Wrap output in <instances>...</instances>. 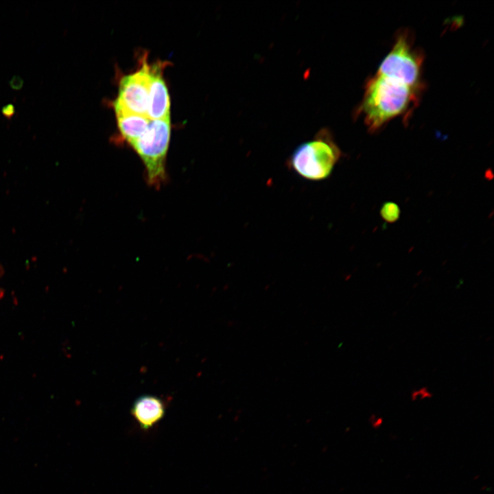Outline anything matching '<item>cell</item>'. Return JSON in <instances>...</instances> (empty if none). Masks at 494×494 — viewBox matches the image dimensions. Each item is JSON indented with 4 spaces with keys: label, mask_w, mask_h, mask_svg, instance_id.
Instances as JSON below:
<instances>
[{
    "label": "cell",
    "mask_w": 494,
    "mask_h": 494,
    "mask_svg": "<svg viewBox=\"0 0 494 494\" xmlns=\"http://www.w3.org/2000/svg\"><path fill=\"white\" fill-rule=\"evenodd\" d=\"M23 80L19 76H14L11 80L10 86L15 89H19L23 86Z\"/></svg>",
    "instance_id": "obj_11"
},
{
    "label": "cell",
    "mask_w": 494,
    "mask_h": 494,
    "mask_svg": "<svg viewBox=\"0 0 494 494\" xmlns=\"http://www.w3.org/2000/svg\"><path fill=\"white\" fill-rule=\"evenodd\" d=\"M423 55L407 30L397 34L394 45L376 73L418 91H422Z\"/></svg>",
    "instance_id": "obj_3"
},
{
    "label": "cell",
    "mask_w": 494,
    "mask_h": 494,
    "mask_svg": "<svg viewBox=\"0 0 494 494\" xmlns=\"http://www.w3.org/2000/svg\"><path fill=\"white\" fill-rule=\"evenodd\" d=\"M164 402L157 397L144 395L133 403L131 414L141 429L148 430L158 423L164 416Z\"/></svg>",
    "instance_id": "obj_7"
},
{
    "label": "cell",
    "mask_w": 494,
    "mask_h": 494,
    "mask_svg": "<svg viewBox=\"0 0 494 494\" xmlns=\"http://www.w3.org/2000/svg\"><path fill=\"white\" fill-rule=\"evenodd\" d=\"M341 154L330 131L322 128L311 139L295 148L287 160V165L306 180L320 181L331 174Z\"/></svg>",
    "instance_id": "obj_2"
},
{
    "label": "cell",
    "mask_w": 494,
    "mask_h": 494,
    "mask_svg": "<svg viewBox=\"0 0 494 494\" xmlns=\"http://www.w3.org/2000/svg\"><path fill=\"white\" fill-rule=\"evenodd\" d=\"M432 396V394L428 391V389L425 387L421 388L420 389H418L417 390H415L412 392V399H414L417 397H420L421 399L424 398H428Z\"/></svg>",
    "instance_id": "obj_10"
},
{
    "label": "cell",
    "mask_w": 494,
    "mask_h": 494,
    "mask_svg": "<svg viewBox=\"0 0 494 494\" xmlns=\"http://www.w3.org/2000/svg\"><path fill=\"white\" fill-rule=\"evenodd\" d=\"M421 93L376 73L366 84L357 113L362 115L368 131L375 132L393 119L411 112Z\"/></svg>",
    "instance_id": "obj_1"
},
{
    "label": "cell",
    "mask_w": 494,
    "mask_h": 494,
    "mask_svg": "<svg viewBox=\"0 0 494 494\" xmlns=\"http://www.w3.org/2000/svg\"><path fill=\"white\" fill-rule=\"evenodd\" d=\"M170 130V118L150 120L143 134L130 145L145 166L148 185L158 189L166 180Z\"/></svg>",
    "instance_id": "obj_4"
},
{
    "label": "cell",
    "mask_w": 494,
    "mask_h": 494,
    "mask_svg": "<svg viewBox=\"0 0 494 494\" xmlns=\"http://www.w3.org/2000/svg\"><path fill=\"white\" fill-rule=\"evenodd\" d=\"M1 269L0 268V276H1ZM2 294H3V291H1L0 289V296H2Z\"/></svg>",
    "instance_id": "obj_13"
},
{
    "label": "cell",
    "mask_w": 494,
    "mask_h": 494,
    "mask_svg": "<svg viewBox=\"0 0 494 494\" xmlns=\"http://www.w3.org/2000/svg\"><path fill=\"white\" fill-rule=\"evenodd\" d=\"M143 60L141 68L124 76L119 86V94L116 100L127 110L147 116L149 93V64Z\"/></svg>",
    "instance_id": "obj_5"
},
{
    "label": "cell",
    "mask_w": 494,
    "mask_h": 494,
    "mask_svg": "<svg viewBox=\"0 0 494 494\" xmlns=\"http://www.w3.org/2000/svg\"><path fill=\"white\" fill-rule=\"evenodd\" d=\"M14 107L12 104H8L2 108V113L6 117H11L14 113Z\"/></svg>",
    "instance_id": "obj_12"
},
{
    "label": "cell",
    "mask_w": 494,
    "mask_h": 494,
    "mask_svg": "<svg viewBox=\"0 0 494 494\" xmlns=\"http://www.w3.org/2000/svg\"><path fill=\"white\" fill-rule=\"evenodd\" d=\"M400 212V208L397 204L392 202H387L382 205L380 214L385 221L392 223L399 219Z\"/></svg>",
    "instance_id": "obj_9"
},
{
    "label": "cell",
    "mask_w": 494,
    "mask_h": 494,
    "mask_svg": "<svg viewBox=\"0 0 494 494\" xmlns=\"http://www.w3.org/2000/svg\"><path fill=\"white\" fill-rule=\"evenodd\" d=\"M164 63L149 64V93L147 117L150 120L170 118V101L163 71Z\"/></svg>",
    "instance_id": "obj_6"
},
{
    "label": "cell",
    "mask_w": 494,
    "mask_h": 494,
    "mask_svg": "<svg viewBox=\"0 0 494 494\" xmlns=\"http://www.w3.org/2000/svg\"><path fill=\"white\" fill-rule=\"evenodd\" d=\"M113 106L121 137L130 145L146 131L150 119L127 110L115 101Z\"/></svg>",
    "instance_id": "obj_8"
}]
</instances>
